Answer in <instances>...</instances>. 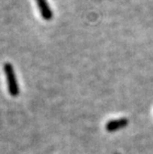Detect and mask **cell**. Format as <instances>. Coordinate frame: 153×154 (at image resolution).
Returning a JSON list of instances; mask_svg holds the SVG:
<instances>
[{"label":"cell","instance_id":"6da1fadb","mask_svg":"<svg viewBox=\"0 0 153 154\" xmlns=\"http://www.w3.org/2000/svg\"><path fill=\"white\" fill-rule=\"evenodd\" d=\"M4 72H5V75H6V79H7L9 91L11 93L12 96H16V94H18V86H17L15 73H14V70H13L12 65L5 64Z\"/></svg>","mask_w":153,"mask_h":154},{"label":"cell","instance_id":"7a4b0ae2","mask_svg":"<svg viewBox=\"0 0 153 154\" xmlns=\"http://www.w3.org/2000/svg\"><path fill=\"white\" fill-rule=\"evenodd\" d=\"M39 8V11L41 13V16L45 20H51L53 17V12H52L51 8L49 7L47 0H36Z\"/></svg>","mask_w":153,"mask_h":154},{"label":"cell","instance_id":"3957f363","mask_svg":"<svg viewBox=\"0 0 153 154\" xmlns=\"http://www.w3.org/2000/svg\"><path fill=\"white\" fill-rule=\"evenodd\" d=\"M126 124V120L125 119H119V120H115V121H110V122L107 124V129L109 131L112 130H115L119 128L121 126H124Z\"/></svg>","mask_w":153,"mask_h":154}]
</instances>
